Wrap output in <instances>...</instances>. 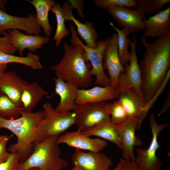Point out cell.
I'll use <instances>...</instances> for the list:
<instances>
[{"mask_svg":"<svg viewBox=\"0 0 170 170\" xmlns=\"http://www.w3.org/2000/svg\"><path fill=\"white\" fill-rule=\"evenodd\" d=\"M110 26L116 31L118 35V55L120 62L122 65L129 62L131 54L128 50L130 45L128 37L131 33L128 29L122 28L121 30L116 27L111 22H110Z\"/></svg>","mask_w":170,"mask_h":170,"instance_id":"27","label":"cell"},{"mask_svg":"<svg viewBox=\"0 0 170 170\" xmlns=\"http://www.w3.org/2000/svg\"><path fill=\"white\" fill-rule=\"evenodd\" d=\"M20 162V155L18 153H11L6 161L0 164V170H19Z\"/></svg>","mask_w":170,"mask_h":170,"instance_id":"33","label":"cell"},{"mask_svg":"<svg viewBox=\"0 0 170 170\" xmlns=\"http://www.w3.org/2000/svg\"><path fill=\"white\" fill-rule=\"evenodd\" d=\"M43 117L42 110L33 112L23 109L17 118L8 119L0 117V128L9 130L17 139V142L10 145L7 150L11 153H18L21 162L27 159L33 152L34 142L37 141L36 128Z\"/></svg>","mask_w":170,"mask_h":170,"instance_id":"3","label":"cell"},{"mask_svg":"<svg viewBox=\"0 0 170 170\" xmlns=\"http://www.w3.org/2000/svg\"><path fill=\"white\" fill-rule=\"evenodd\" d=\"M28 170H40L38 168H31Z\"/></svg>","mask_w":170,"mask_h":170,"instance_id":"43","label":"cell"},{"mask_svg":"<svg viewBox=\"0 0 170 170\" xmlns=\"http://www.w3.org/2000/svg\"><path fill=\"white\" fill-rule=\"evenodd\" d=\"M71 159L74 166L84 170H110L112 165L111 158L100 152H84L76 149Z\"/></svg>","mask_w":170,"mask_h":170,"instance_id":"13","label":"cell"},{"mask_svg":"<svg viewBox=\"0 0 170 170\" xmlns=\"http://www.w3.org/2000/svg\"><path fill=\"white\" fill-rule=\"evenodd\" d=\"M57 142L59 144H65L76 149L96 152L103 150L108 144L107 142L103 139L99 138H91L78 130L63 134L58 137Z\"/></svg>","mask_w":170,"mask_h":170,"instance_id":"11","label":"cell"},{"mask_svg":"<svg viewBox=\"0 0 170 170\" xmlns=\"http://www.w3.org/2000/svg\"><path fill=\"white\" fill-rule=\"evenodd\" d=\"M104 8L118 24L131 33L144 31L145 26L143 21L147 19L146 17L139 9L112 5Z\"/></svg>","mask_w":170,"mask_h":170,"instance_id":"10","label":"cell"},{"mask_svg":"<svg viewBox=\"0 0 170 170\" xmlns=\"http://www.w3.org/2000/svg\"><path fill=\"white\" fill-rule=\"evenodd\" d=\"M116 98L121 103L128 118L138 119V126H139L146 101L142 99L133 88L121 92Z\"/></svg>","mask_w":170,"mask_h":170,"instance_id":"19","label":"cell"},{"mask_svg":"<svg viewBox=\"0 0 170 170\" xmlns=\"http://www.w3.org/2000/svg\"><path fill=\"white\" fill-rule=\"evenodd\" d=\"M1 93V90L0 89V94Z\"/></svg>","mask_w":170,"mask_h":170,"instance_id":"44","label":"cell"},{"mask_svg":"<svg viewBox=\"0 0 170 170\" xmlns=\"http://www.w3.org/2000/svg\"><path fill=\"white\" fill-rule=\"evenodd\" d=\"M138 124V119L128 118L122 124L116 125L122 146V158L124 160L135 162L134 147L139 143L135 132Z\"/></svg>","mask_w":170,"mask_h":170,"instance_id":"15","label":"cell"},{"mask_svg":"<svg viewBox=\"0 0 170 170\" xmlns=\"http://www.w3.org/2000/svg\"><path fill=\"white\" fill-rule=\"evenodd\" d=\"M35 8L36 11V20L38 25L42 28L46 36L51 34L52 29L49 22L48 12L55 4L54 0H27Z\"/></svg>","mask_w":170,"mask_h":170,"instance_id":"25","label":"cell"},{"mask_svg":"<svg viewBox=\"0 0 170 170\" xmlns=\"http://www.w3.org/2000/svg\"><path fill=\"white\" fill-rule=\"evenodd\" d=\"M94 3L97 7L104 8L112 5L120 7L136 8L135 0H96Z\"/></svg>","mask_w":170,"mask_h":170,"instance_id":"32","label":"cell"},{"mask_svg":"<svg viewBox=\"0 0 170 170\" xmlns=\"http://www.w3.org/2000/svg\"><path fill=\"white\" fill-rule=\"evenodd\" d=\"M70 170H84L78 167L74 166Z\"/></svg>","mask_w":170,"mask_h":170,"instance_id":"42","label":"cell"},{"mask_svg":"<svg viewBox=\"0 0 170 170\" xmlns=\"http://www.w3.org/2000/svg\"><path fill=\"white\" fill-rule=\"evenodd\" d=\"M43 117L36 129L37 141H41L52 137H59L75 124L73 111L61 112L53 107L49 102L42 106Z\"/></svg>","mask_w":170,"mask_h":170,"instance_id":"5","label":"cell"},{"mask_svg":"<svg viewBox=\"0 0 170 170\" xmlns=\"http://www.w3.org/2000/svg\"><path fill=\"white\" fill-rule=\"evenodd\" d=\"M8 31L11 45L18 51L21 56L26 49L32 53L41 48L43 45L48 42L50 39L47 36L26 35L16 29Z\"/></svg>","mask_w":170,"mask_h":170,"instance_id":"17","label":"cell"},{"mask_svg":"<svg viewBox=\"0 0 170 170\" xmlns=\"http://www.w3.org/2000/svg\"><path fill=\"white\" fill-rule=\"evenodd\" d=\"M47 92L36 82L28 83L22 92L20 105L23 109L32 111Z\"/></svg>","mask_w":170,"mask_h":170,"instance_id":"23","label":"cell"},{"mask_svg":"<svg viewBox=\"0 0 170 170\" xmlns=\"http://www.w3.org/2000/svg\"><path fill=\"white\" fill-rule=\"evenodd\" d=\"M51 10L55 14L56 18V29L53 40L55 41V45L57 47L60 45L62 39L69 35V31L66 27L60 5L55 3Z\"/></svg>","mask_w":170,"mask_h":170,"instance_id":"29","label":"cell"},{"mask_svg":"<svg viewBox=\"0 0 170 170\" xmlns=\"http://www.w3.org/2000/svg\"><path fill=\"white\" fill-rule=\"evenodd\" d=\"M71 3L72 8H76L78 10V14L80 17L84 19V16L82 13L84 1L83 0H69Z\"/></svg>","mask_w":170,"mask_h":170,"instance_id":"37","label":"cell"},{"mask_svg":"<svg viewBox=\"0 0 170 170\" xmlns=\"http://www.w3.org/2000/svg\"><path fill=\"white\" fill-rule=\"evenodd\" d=\"M137 8L145 15H155L163 10L164 6L170 0H135Z\"/></svg>","mask_w":170,"mask_h":170,"instance_id":"30","label":"cell"},{"mask_svg":"<svg viewBox=\"0 0 170 170\" xmlns=\"http://www.w3.org/2000/svg\"><path fill=\"white\" fill-rule=\"evenodd\" d=\"M149 124L152 133L150 145L146 149H136L137 155L135 162L141 170H161L162 162L156 156V152L160 147L158 137L159 133L168 127V124L167 123L158 124L153 113L150 116Z\"/></svg>","mask_w":170,"mask_h":170,"instance_id":"7","label":"cell"},{"mask_svg":"<svg viewBox=\"0 0 170 170\" xmlns=\"http://www.w3.org/2000/svg\"><path fill=\"white\" fill-rule=\"evenodd\" d=\"M7 3V1L4 0H0V7L2 10L5 12V6Z\"/></svg>","mask_w":170,"mask_h":170,"instance_id":"40","label":"cell"},{"mask_svg":"<svg viewBox=\"0 0 170 170\" xmlns=\"http://www.w3.org/2000/svg\"><path fill=\"white\" fill-rule=\"evenodd\" d=\"M110 39L111 37L105 40L102 39L96 42V47L95 48L88 47L84 45L81 40L80 41L84 50V58L92 65L90 74L92 76H96L94 84L101 87L110 85V79L105 74L103 68L105 52Z\"/></svg>","mask_w":170,"mask_h":170,"instance_id":"9","label":"cell"},{"mask_svg":"<svg viewBox=\"0 0 170 170\" xmlns=\"http://www.w3.org/2000/svg\"><path fill=\"white\" fill-rule=\"evenodd\" d=\"M145 51L139 64L141 78V90L147 102L155 97L166 78L170 67V31L151 43L141 38Z\"/></svg>","mask_w":170,"mask_h":170,"instance_id":"1","label":"cell"},{"mask_svg":"<svg viewBox=\"0 0 170 170\" xmlns=\"http://www.w3.org/2000/svg\"><path fill=\"white\" fill-rule=\"evenodd\" d=\"M132 39L133 41L128 39L131 54L130 64L125 65V71L122 72L118 77L116 88L117 97L121 92L133 88L142 99L145 100L141 90V78L136 54V39L134 35H133Z\"/></svg>","mask_w":170,"mask_h":170,"instance_id":"8","label":"cell"},{"mask_svg":"<svg viewBox=\"0 0 170 170\" xmlns=\"http://www.w3.org/2000/svg\"><path fill=\"white\" fill-rule=\"evenodd\" d=\"M17 63L29 66L34 70H41L43 66L37 54L30 53L25 57H20L6 54L0 50V64Z\"/></svg>","mask_w":170,"mask_h":170,"instance_id":"26","label":"cell"},{"mask_svg":"<svg viewBox=\"0 0 170 170\" xmlns=\"http://www.w3.org/2000/svg\"><path fill=\"white\" fill-rule=\"evenodd\" d=\"M109 110L110 120L115 125H118L126 122L128 115L120 101L118 99L110 103Z\"/></svg>","mask_w":170,"mask_h":170,"instance_id":"31","label":"cell"},{"mask_svg":"<svg viewBox=\"0 0 170 170\" xmlns=\"http://www.w3.org/2000/svg\"><path fill=\"white\" fill-rule=\"evenodd\" d=\"M71 4L69 1L65 2L61 6L62 12L65 21L72 20L77 28V32L86 43V46L95 48L96 47V41L98 34L94 28L92 23L87 21L82 23L73 16Z\"/></svg>","mask_w":170,"mask_h":170,"instance_id":"20","label":"cell"},{"mask_svg":"<svg viewBox=\"0 0 170 170\" xmlns=\"http://www.w3.org/2000/svg\"><path fill=\"white\" fill-rule=\"evenodd\" d=\"M170 105V92L168 91L167 94V99L166 102L162 107V108L160 110L159 113L158 114V116H160L161 115L164 113L169 107Z\"/></svg>","mask_w":170,"mask_h":170,"instance_id":"38","label":"cell"},{"mask_svg":"<svg viewBox=\"0 0 170 170\" xmlns=\"http://www.w3.org/2000/svg\"><path fill=\"white\" fill-rule=\"evenodd\" d=\"M59 137H52L34 142V148L30 156L20 162L19 170L37 168L40 170H63L68 162L61 157V150L57 142Z\"/></svg>","mask_w":170,"mask_h":170,"instance_id":"4","label":"cell"},{"mask_svg":"<svg viewBox=\"0 0 170 170\" xmlns=\"http://www.w3.org/2000/svg\"><path fill=\"white\" fill-rule=\"evenodd\" d=\"M22 108L11 100L1 91L0 94V117L13 119L19 117Z\"/></svg>","mask_w":170,"mask_h":170,"instance_id":"28","label":"cell"},{"mask_svg":"<svg viewBox=\"0 0 170 170\" xmlns=\"http://www.w3.org/2000/svg\"><path fill=\"white\" fill-rule=\"evenodd\" d=\"M112 170H123L122 163L120 161L117 164L116 167Z\"/></svg>","mask_w":170,"mask_h":170,"instance_id":"41","label":"cell"},{"mask_svg":"<svg viewBox=\"0 0 170 170\" xmlns=\"http://www.w3.org/2000/svg\"><path fill=\"white\" fill-rule=\"evenodd\" d=\"M28 83L13 71H5L0 76L1 91L20 106L22 92Z\"/></svg>","mask_w":170,"mask_h":170,"instance_id":"18","label":"cell"},{"mask_svg":"<svg viewBox=\"0 0 170 170\" xmlns=\"http://www.w3.org/2000/svg\"><path fill=\"white\" fill-rule=\"evenodd\" d=\"M145 29L142 38L158 37L170 31V7L143 21Z\"/></svg>","mask_w":170,"mask_h":170,"instance_id":"21","label":"cell"},{"mask_svg":"<svg viewBox=\"0 0 170 170\" xmlns=\"http://www.w3.org/2000/svg\"><path fill=\"white\" fill-rule=\"evenodd\" d=\"M0 50L4 53L12 55L14 54L17 50L11 44L8 33L3 37H0Z\"/></svg>","mask_w":170,"mask_h":170,"instance_id":"35","label":"cell"},{"mask_svg":"<svg viewBox=\"0 0 170 170\" xmlns=\"http://www.w3.org/2000/svg\"><path fill=\"white\" fill-rule=\"evenodd\" d=\"M16 29L25 31L29 35H39L41 28L37 24L36 14H30L27 17L10 15L0 9V35L4 36L6 30Z\"/></svg>","mask_w":170,"mask_h":170,"instance_id":"12","label":"cell"},{"mask_svg":"<svg viewBox=\"0 0 170 170\" xmlns=\"http://www.w3.org/2000/svg\"><path fill=\"white\" fill-rule=\"evenodd\" d=\"M110 103L106 101L77 105L73 111L75 115V124L77 130L83 132L110 120Z\"/></svg>","mask_w":170,"mask_h":170,"instance_id":"6","label":"cell"},{"mask_svg":"<svg viewBox=\"0 0 170 170\" xmlns=\"http://www.w3.org/2000/svg\"><path fill=\"white\" fill-rule=\"evenodd\" d=\"M54 79L55 93L60 98V101L55 109L61 112L73 111L77 106L75 100L79 88L73 83L64 81L59 75Z\"/></svg>","mask_w":170,"mask_h":170,"instance_id":"16","label":"cell"},{"mask_svg":"<svg viewBox=\"0 0 170 170\" xmlns=\"http://www.w3.org/2000/svg\"><path fill=\"white\" fill-rule=\"evenodd\" d=\"M8 66L7 64H0V76L5 71Z\"/></svg>","mask_w":170,"mask_h":170,"instance_id":"39","label":"cell"},{"mask_svg":"<svg viewBox=\"0 0 170 170\" xmlns=\"http://www.w3.org/2000/svg\"><path fill=\"white\" fill-rule=\"evenodd\" d=\"M116 88L110 85L96 86L89 89H79L75 104L79 105L88 103L108 101L116 98Z\"/></svg>","mask_w":170,"mask_h":170,"instance_id":"22","label":"cell"},{"mask_svg":"<svg viewBox=\"0 0 170 170\" xmlns=\"http://www.w3.org/2000/svg\"><path fill=\"white\" fill-rule=\"evenodd\" d=\"M120 161L122 163L123 170H141L134 161L126 160L122 158H121Z\"/></svg>","mask_w":170,"mask_h":170,"instance_id":"36","label":"cell"},{"mask_svg":"<svg viewBox=\"0 0 170 170\" xmlns=\"http://www.w3.org/2000/svg\"><path fill=\"white\" fill-rule=\"evenodd\" d=\"M110 37L104 54L103 68L104 70H107L110 85L116 88L118 77L122 72L125 71V69L118 55L117 34L115 33Z\"/></svg>","mask_w":170,"mask_h":170,"instance_id":"14","label":"cell"},{"mask_svg":"<svg viewBox=\"0 0 170 170\" xmlns=\"http://www.w3.org/2000/svg\"><path fill=\"white\" fill-rule=\"evenodd\" d=\"M13 137V134L0 135V164L6 161L11 153L7 150L6 146L8 142Z\"/></svg>","mask_w":170,"mask_h":170,"instance_id":"34","label":"cell"},{"mask_svg":"<svg viewBox=\"0 0 170 170\" xmlns=\"http://www.w3.org/2000/svg\"><path fill=\"white\" fill-rule=\"evenodd\" d=\"M69 26L72 45L66 42H63L65 53L61 60L58 64L50 66V69L64 81L71 82L78 88L87 89L93 80L90 74L92 65L84 58V49L74 26L71 23Z\"/></svg>","mask_w":170,"mask_h":170,"instance_id":"2","label":"cell"},{"mask_svg":"<svg viewBox=\"0 0 170 170\" xmlns=\"http://www.w3.org/2000/svg\"><path fill=\"white\" fill-rule=\"evenodd\" d=\"M82 133L89 137L97 136L107 140L122 150V146L116 126L111 123L110 119L104 121Z\"/></svg>","mask_w":170,"mask_h":170,"instance_id":"24","label":"cell"}]
</instances>
